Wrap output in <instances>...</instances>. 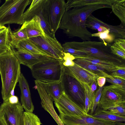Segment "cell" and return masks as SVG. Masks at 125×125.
<instances>
[{
  "label": "cell",
  "instance_id": "cell-1",
  "mask_svg": "<svg viewBox=\"0 0 125 125\" xmlns=\"http://www.w3.org/2000/svg\"><path fill=\"white\" fill-rule=\"evenodd\" d=\"M112 4H102L70 9L66 11L62 19L59 29L69 38H79L83 41H90L92 33L86 25L88 17L98 9H111Z\"/></svg>",
  "mask_w": 125,
  "mask_h": 125
},
{
  "label": "cell",
  "instance_id": "cell-2",
  "mask_svg": "<svg viewBox=\"0 0 125 125\" xmlns=\"http://www.w3.org/2000/svg\"><path fill=\"white\" fill-rule=\"evenodd\" d=\"M12 47L0 55V74L2 82L1 94L3 102L14 95V90L21 75L20 64Z\"/></svg>",
  "mask_w": 125,
  "mask_h": 125
},
{
  "label": "cell",
  "instance_id": "cell-3",
  "mask_svg": "<svg viewBox=\"0 0 125 125\" xmlns=\"http://www.w3.org/2000/svg\"><path fill=\"white\" fill-rule=\"evenodd\" d=\"M63 44L70 47L84 52L89 56L119 63L122 62L121 58L112 53L111 45L103 41H73L66 42Z\"/></svg>",
  "mask_w": 125,
  "mask_h": 125
},
{
  "label": "cell",
  "instance_id": "cell-4",
  "mask_svg": "<svg viewBox=\"0 0 125 125\" xmlns=\"http://www.w3.org/2000/svg\"><path fill=\"white\" fill-rule=\"evenodd\" d=\"M63 60L53 57L40 62L31 68L33 77L43 82H59L64 66Z\"/></svg>",
  "mask_w": 125,
  "mask_h": 125
},
{
  "label": "cell",
  "instance_id": "cell-5",
  "mask_svg": "<svg viewBox=\"0 0 125 125\" xmlns=\"http://www.w3.org/2000/svg\"><path fill=\"white\" fill-rule=\"evenodd\" d=\"M32 0H6L0 7V26L8 24H22V16Z\"/></svg>",
  "mask_w": 125,
  "mask_h": 125
},
{
  "label": "cell",
  "instance_id": "cell-6",
  "mask_svg": "<svg viewBox=\"0 0 125 125\" xmlns=\"http://www.w3.org/2000/svg\"><path fill=\"white\" fill-rule=\"evenodd\" d=\"M64 0H46L43 13L46 22L54 35L59 29L62 19L66 11Z\"/></svg>",
  "mask_w": 125,
  "mask_h": 125
},
{
  "label": "cell",
  "instance_id": "cell-7",
  "mask_svg": "<svg viewBox=\"0 0 125 125\" xmlns=\"http://www.w3.org/2000/svg\"><path fill=\"white\" fill-rule=\"evenodd\" d=\"M125 87L112 84L103 87L98 105L100 109L108 110L116 106L125 105Z\"/></svg>",
  "mask_w": 125,
  "mask_h": 125
},
{
  "label": "cell",
  "instance_id": "cell-8",
  "mask_svg": "<svg viewBox=\"0 0 125 125\" xmlns=\"http://www.w3.org/2000/svg\"><path fill=\"white\" fill-rule=\"evenodd\" d=\"M61 81L65 94L84 110V89L76 79L68 73L64 67Z\"/></svg>",
  "mask_w": 125,
  "mask_h": 125
},
{
  "label": "cell",
  "instance_id": "cell-9",
  "mask_svg": "<svg viewBox=\"0 0 125 125\" xmlns=\"http://www.w3.org/2000/svg\"><path fill=\"white\" fill-rule=\"evenodd\" d=\"M43 51L56 58L63 59L64 55L62 45L55 37L45 33L44 35L29 38Z\"/></svg>",
  "mask_w": 125,
  "mask_h": 125
},
{
  "label": "cell",
  "instance_id": "cell-10",
  "mask_svg": "<svg viewBox=\"0 0 125 125\" xmlns=\"http://www.w3.org/2000/svg\"><path fill=\"white\" fill-rule=\"evenodd\" d=\"M24 112L19 102L12 104L8 101L0 106V116L4 118L8 125H24Z\"/></svg>",
  "mask_w": 125,
  "mask_h": 125
},
{
  "label": "cell",
  "instance_id": "cell-11",
  "mask_svg": "<svg viewBox=\"0 0 125 125\" xmlns=\"http://www.w3.org/2000/svg\"><path fill=\"white\" fill-rule=\"evenodd\" d=\"M46 0H33L29 8L22 16L23 23L29 21L35 16L39 17L41 26L45 33L51 37H55L51 31L46 22L43 13V9Z\"/></svg>",
  "mask_w": 125,
  "mask_h": 125
},
{
  "label": "cell",
  "instance_id": "cell-12",
  "mask_svg": "<svg viewBox=\"0 0 125 125\" xmlns=\"http://www.w3.org/2000/svg\"><path fill=\"white\" fill-rule=\"evenodd\" d=\"M58 116L64 125H116L115 122L96 118L87 113L78 116L60 113Z\"/></svg>",
  "mask_w": 125,
  "mask_h": 125
},
{
  "label": "cell",
  "instance_id": "cell-13",
  "mask_svg": "<svg viewBox=\"0 0 125 125\" xmlns=\"http://www.w3.org/2000/svg\"><path fill=\"white\" fill-rule=\"evenodd\" d=\"M59 113L78 116H84L85 111L64 93L57 101H54Z\"/></svg>",
  "mask_w": 125,
  "mask_h": 125
},
{
  "label": "cell",
  "instance_id": "cell-14",
  "mask_svg": "<svg viewBox=\"0 0 125 125\" xmlns=\"http://www.w3.org/2000/svg\"><path fill=\"white\" fill-rule=\"evenodd\" d=\"M86 25V27L95 30H97L100 27L102 26L108 30L110 33L115 37L116 39L125 38V26L121 24L115 26L108 24L96 18L92 14L88 17Z\"/></svg>",
  "mask_w": 125,
  "mask_h": 125
},
{
  "label": "cell",
  "instance_id": "cell-15",
  "mask_svg": "<svg viewBox=\"0 0 125 125\" xmlns=\"http://www.w3.org/2000/svg\"><path fill=\"white\" fill-rule=\"evenodd\" d=\"M35 83L41 100L42 107L50 114L58 125H64L54 110L53 104V101L47 93L43 83L36 80Z\"/></svg>",
  "mask_w": 125,
  "mask_h": 125
},
{
  "label": "cell",
  "instance_id": "cell-16",
  "mask_svg": "<svg viewBox=\"0 0 125 125\" xmlns=\"http://www.w3.org/2000/svg\"><path fill=\"white\" fill-rule=\"evenodd\" d=\"M64 68L68 74L79 83H85L90 88L93 83L99 77L75 63L73 66H64Z\"/></svg>",
  "mask_w": 125,
  "mask_h": 125
},
{
  "label": "cell",
  "instance_id": "cell-17",
  "mask_svg": "<svg viewBox=\"0 0 125 125\" xmlns=\"http://www.w3.org/2000/svg\"><path fill=\"white\" fill-rule=\"evenodd\" d=\"M18 82L21 92V101L25 112L32 113L34 109L28 83L23 74L21 73Z\"/></svg>",
  "mask_w": 125,
  "mask_h": 125
},
{
  "label": "cell",
  "instance_id": "cell-18",
  "mask_svg": "<svg viewBox=\"0 0 125 125\" xmlns=\"http://www.w3.org/2000/svg\"><path fill=\"white\" fill-rule=\"evenodd\" d=\"M15 56L20 63L25 65L30 69L34 65L41 61L54 57L45 55L32 53L23 50L14 51Z\"/></svg>",
  "mask_w": 125,
  "mask_h": 125
},
{
  "label": "cell",
  "instance_id": "cell-19",
  "mask_svg": "<svg viewBox=\"0 0 125 125\" xmlns=\"http://www.w3.org/2000/svg\"><path fill=\"white\" fill-rule=\"evenodd\" d=\"M74 57L75 58H79L90 62L103 69L110 73L112 71L125 66L123 64L102 60L90 56Z\"/></svg>",
  "mask_w": 125,
  "mask_h": 125
},
{
  "label": "cell",
  "instance_id": "cell-20",
  "mask_svg": "<svg viewBox=\"0 0 125 125\" xmlns=\"http://www.w3.org/2000/svg\"><path fill=\"white\" fill-rule=\"evenodd\" d=\"M40 19L35 16L31 20L24 22L21 27L24 28L28 39L45 34L40 23Z\"/></svg>",
  "mask_w": 125,
  "mask_h": 125
},
{
  "label": "cell",
  "instance_id": "cell-21",
  "mask_svg": "<svg viewBox=\"0 0 125 125\" xmlns=\"http://www.w3.org/2000/svg\"><path fill=\"white\" fill-rule=\"evenodd\" d=\"M12 46L13 48H15L18 50L31 53L52 56L41 49L29 39L21 41L13 45Z\"/></svg>",
  "mask_w": 125,
  "mask_h": 125
},
{
  "label": "cell",
  "instance_id": "cell-22",
  "mask_svg": "<svg viewBox=\"0 0 125 125\" xmlns=\"http://www.w3.org/2000/svg\"><path fill=\"white\" fill-rule=\"evenodd\" d=\"M115 0H68L66 11L70 9L102 4H112Z\"/></svg>",
  "mask_w": 125,
  "mask_h": 125
},
{
  "label": "cell",
  "instance_id": "cell-23",
  "mask_svg": "<svg viewBox=\"0 0 125 125\" xmlns=\"http://www.w3.org/2000/svg\"><path fill=\"white\" fill-rule=\"evenodd\" d=\"M46 91L53 101H58L64 93L61 81L43 82Z\"/></svg>",
  "mask_w": 125,
  "mask_h": 125
},
{
  "label": "cell",
  "instance_id": "cell-24",
  "mask_svg": "<svg viewBox=\"0 0 125 125\" xmlns=\"http://www.w3.org/2000/svg\"><path fill=\"white\" fill-rule=\"evenodd\" d=\"M95 118L114 122H125V116L116 114L108 110H105L97 107L93 114L92 115Z\"/></svg>",
  "mask_w": 125,
  "mask_h": 125
},
{
  "label": "cell",
  "instance_id": "cell-25",
  "mask_svg": "<svg viewBox=\"0 0 125 125\" xmlns=\"http://www.w3.org/2000/svg\"><path fill=\"white\" fill-rule=\"evenodd\" d=\"M111 9L120 20L121 24L125 26V0H115L111 5Z\"/></svg>",
  "mask_w": 125,
  "mask_h": 125
},
{
  "label": "cell",
  "instance_id": "cell-26",
  "mask_svg": "<svg viewBox=\"0 0 125 125\" xmlns=\"http://www.w3.org/2000/svg\"><path fill=\"white\" fill-rule=\"evenodd\" d=\"M73 61L83 68L99 76H104L102 73L105 71L103 69L91 63L78 58H75Z\"/></svg>",
  "mask_w": 125,
  "mask_h": 125
},
{
  "label": "cell",
  "instance_id": "cell-27",
  "mask_svg": "<svg viewBox=\"0 0 125 125\" xmlns=\"http://www.w3.org/2000/svg\"><path fill=\"white\" fill-rule=\"evenodd\" d=\"M84 90L85 94V111L88 114L89 111L92 109L94 104L95 94L92 93L90 88L84 83H80Z\"/></svg>",
  "mask_w": 125,
  "mask_h": 125
},
{
  "label": "cell",
  "instance_id": "cell-28",
  "mask_svg": "<svg viewBox=\"0 0 125 125\" xmlns=\"http://www.w3.org/2000/svg\"><path fill=\"white\" fill-rule=\"evenodd\" d=\"M10 37L12 46L21 41L28 39L25 30L21 27L13 32H12L11 30Z\"/></svg>",
  "mask_w": 125,
  "mask_h": 125
},
{
  "label": "cell",
  "instance_id": "cell-29",
  "mask_svg": "<svg viewBox=\"0 0 125 125\" xmlns=\"http://www.w3.org/2000/svg\"><path fill=\"white\" fill-rule=\"evenodd\" d=\"M102 74L106 78L107 82L125 87V78L111 75L105 71L103 72Z\"/></svg>",
  "mask_w": 125,
  "mask_h": 125
},
{
  "label": "cell",
  "instance_id": "cell-30",
  "mask_svg": "<svg viewBox=\"0 0 125 125\" xmlns=\"http://www.w3.org/2000/svg\"><path fill=\"white\" fill-rule=\"evenodd\" d=\"M24 125H41L40 119L32 113L24 112Z\"/></svg>",
  "mask_w": 125,
  "mask_h": 125
},
{
  "label": "cell",
  "instance_id": "cell-31",
  "mask_svg": "<svg viewBox=\"0 0 125 125\" xmlns=\"http://www.w3.org/2000/svg\"><path fill=\"white\" fill-rule=\"evenodd\" d=\"M11 29L9 26L0 33V46H5L10 49L12 47L10 37Z\"/></svg>",
  "mask_w": 125,
  "mask_h": 125
},
{
  "label": "cell",
  "instance_id": "cell-32",
  "mask_svg": "<svg viewBox=\"0 0 125 125\" xmlns=\"http://www.w3.org/2000/svg\"><path fill=\"white\" fill-rule=\"evenodd\" d=\"M92 37H98L102 41L109 44L114 42L115 40L116 39L115 37L110 33L108 30L101 32L92 34Z\"/></svg>",
  "mask_w": 125,
  "mask_h": 125
},
{
  "label": "cell",
  "instance_id": "cell-33",
  "mask_svg": "<svg viewBox=\"0 0 125 125\" xmlns=\"http://www.w3.org/2000/svg\"><path fill=\"white\" fill-rule=\"evenodd\" d=\"M63 52H64L68 53L73 55L74 56L79 57L88 55L86 53L77 50L63 44L62 45Z\"/></svg>",
  "mask_w": 125,
  "mask_h": 125
},
{
  "label": "cell",
  "instance_id": "cell-34",
  "mask_svg": "<svg viewBox=\"0 0 125 125\" xmlns=\"http://www.w3.org/2000/svg\"><path fill=\"white\" fill-rule=\"evenodd\" d=\"M103 87H99L95 93L93 107L92 110L90 111V114H89L91 115H92L94 113L98 105L101 95Z\"/></svg>",
  "mask_w": 125,
  "mask_h": 125
},
{
  "label": "cell",
  "instance_id": "cell-35",
  "mask_svg": "<svg viewBox=\"0 0 125 125\" xmlns=\"http://www.w3.org/2000/svg\"><path fill=\"white\" fill-rule=\"evenodd\" d=\"M75 59L73 55L68 53L64 52V55L63 58V65L65 67L72 66H73L75 62L73 61Z\"/></svg>",
  "mask_w": 125,
  "mask_h": 125
},
{
  "label": "cell",
  "instance_id": "cell-36",
  "mask_svg": "<svg viewBox=\"0 0 125 125\" xmlns=\"http://www.w3.org/2000/svg\"><path fill=\"white\" fill-rule=\"evenodd\" d=\"M112 53L114 55L121 59H125V51L119 48L113 44L111 46Z\"/></svg>",
  "mask_w": 125,
  "mask_h": 125
},
{
  "label": "cell",
  "instance_id": "cell-37",
  "mask_svg": "<svg viewBox=\"0 0 125 125\" xmlns=\"http://www.w3.org/2000/svg\"><path fill=\"white\" fill-rule=\"evenodd\" d=\"M108 110L116 114L125 116V105L116 106L110 108Z\"/></svg>",
  "mask_w": 125,
  "mask_h": 125
},
{
  "label": "cell",
  "instance_id": "cell-38",
  "mask_svg": "<svg viewBox=\"0 0 125 125\" xmlns=\"http://www.w3.org/2000/svg\"><path fill=\"white\" fill-rule=\"evenodd\" d=\"M110 74L125 78V66L121 68L112 71Z\"/></svg>",
  "mask_w": 125,
  "mask_h": 125
},
{
  "label": "cell",
  "instance_id": "cell-39",
  "mask_svg": "<svg viewBox=\"0 0 125 125\" xmlns=\"http://www.w3.org/2000/svg\"><path fill=\"white\" fill-rule=\"evenodd\" d=\"M115 45L125 51V39H115L113 43Z\"/></svg>",
  "mask_w": 125,
  "mask_h": 125
},
{
  "label": "cell",
  "instance_id": "cell-40",
  "mask_svg": "<svg viewBox=\"0 0 125 125\" xmlns=\"http://www.w3.org/2000/svg\"><path fill=\"white\" fill-rule=\"evenodd\" d=\"M96 81L99 87H103L105 83L106 78L104 76H99L97 79Z\"/></svg>",
  "mask_w": 125,
  "mask_h": 125
},
{
  "label": "cell",
  "instance_id": "cell-41",
  "mask_svg": "<svg viewBox=\"0 0 125 125\" xmlns=\"http://www.w3.org/2000/svg\"><path fill=\"white\" fill-rule=\"evenodd\" d=\"M8 101L10 103L12 104H17L19 102L18 97L14 95L10 97L9 98Z\"/></svg>",
  "mask_w": 125,
  "mask_h": 125
},
{
  "label": "cell",
  "instance_id": "cell-42",
  "mask_svg": "<svg viewBox=\"0 0 125 125\" xmlns=\"http://www.w3.org/2000/svg\"><path fill=\"white\" fill-rule=\"evenodd\" d=\"M97 83L96 80L94 81L92 83L90 86L91 91L95 93V92L97 89Z\"/></svg>",
  "mask_w": 125,
  "mask_h": 125
},
{
  "label": "cell",
  "instance_id": "cell-43",
  "mask_svg": "<svg viewBox=\"0 0 125 125\" xmlns=\"http://www.w3.org/2000/svg\"><path fill=\"white\" fill-rule=\"evenodd\" d=\"M11 48H9L6 46H0V55L6 53Z\"/></svg>",
  "mask_w": 125,
  "mask_h": 125
},
{
  "label": "cell",
  "instance_id": "cell-44",
  "mask_svg": "<svg viewBox=\"0 0 125 125\" xmlns=\"http://www.w3.org/2000/svg\"><path fill=\"white\" fill-rule=\"evenodd\" d=\"M0 125H8L4 118L0 116Z\"/></svg>",
  "mask_w": 125,
  "mask_h": 125
},
{
  "label": "cell",
  "instance_id": "cell-45",
  "mask_svg": "<svg viewBox=\"0 0 125 125\" xmlns=\"http://www.w3.org/2000/svg\"><path fill=\"white\" fill-rule=\"evenodd\" d=\"M7 28L4 26H0V33L5 31Z\"/></svg>",
  "mask_w": 125,
  "mask_h": 125
},
{
  "label": "cell",
  "instance_id": "cell-46",
  "mask_svg": "<svg viewBox=\"0 0 125 125\" xmlns=\"http://www.w3.org/2000/svg\"><path fill=\"white\" fill-rule=\"evenodd\" d=\"M116 125H125V122H115Z\"/></svg>",
  "mask_w": 125,
  "mask_h": 125
},
{
  "label": "cell",
  "instance_id": "cell-47",
  "mask_svg": "<svg viewBox=\"0 0 125 125\" xmlns=\"http://www.w3.org/2000/svg\"></svg>",
  "mask_w": 125,
  "mask_h": 125
}]
</instances>
